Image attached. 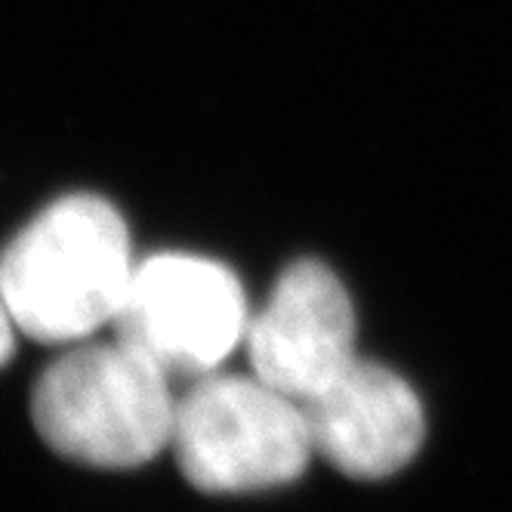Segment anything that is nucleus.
Returning a JSON list of instances; mask_svg holds the SVG:
<instances>
[{
    "label": "nucleus",
    "mask_w": 512,
    "mask_h": 512,
    "mask_svg": "<svg viewBox=\"0 0 512 512\" xmlns=\"http://www.w3.org/2000/svg\"><path fill=\"white\" fill-rule=\"evenodd\" d=\"M133 269L118 207L99 195H65L4 247L0 290L19 334L78 343L115 324Z\"/></svg>",
    "instance_id": "obj_1"
},
{
    "label": "nucleus",
    "mask_w": 512,
    "mask_h": 512,
    "mask_svg": "<svg viewBox=\"0 0 512 512\" xmlns=\"http://www.w3.org/2000/svg\"><path fill=\"white\" fill-rule=\"evenodd\" d=\"M170 374L115 337L78 346L41 374L31 417L44 442L87 466L133 469L161 454L176 423Z\"/></svg>",
    "instance_id": "obj_2"
},
{
    "label": "nucleus",
    "mask_w": 512,
    "mask_h": 512,
    "mask_svg": "<svg viewBox=\"0 0 512 512\" xmlns=\"http://www.w3.org/2000/svg\"><path fill=\"white\" fill-rule=\"evenodd\" d=\"M170 448L204 494H253L303 475L315 454L300 401L260 377L207 374L176 401Z\"/></svg>",
    "instance_id": "obj_3"
},
{
    "label": "nucleus",
    "mask_w": 512,
    "mask_h": 512,
    "mask_svg": "<svg viewBox=\"0 0 512 512\" xmlns=\"http://www.w3.org/2000/svg\"><path fill=\"white\" fill-rule=\"evenodd\" d=\"M238 275L198 253H155L133 269L115 334L179 377H207L247 337Z\"/></svg>",
    "instance_id": "obj_4"
},
{
    "label": "nucleus",
    "mask_w": 512,
    "mask_h": 512,
    "mask_svg": "<svg viewBox=\"0 0 512 512\" xmlns=\"http://www.w3.org/2000/svg\"><path fill=\"white\" fill-rule=\"evenodd\" d=\"M244 343L250 371L306 405L358 358L349 290L321 260H297L250 318Z\"/></svg>",
    "instance_id": "obj_5"
},
{
    "label": "nucleus",
    "mask_w": 512,
    "mask_h": 512,
    "mask_svg": "<svg viewBox=\"0 0 512 512\" xmlns=\"http://www.w3.org/2000/svg\"><path fill=\"white\" fill-rule=\"evenodd\" d=\"M312 448L349 479H389L405 469L426 435L417 392L374 361L349 368L306 405Z\"/></svg>",
    "instance_id": "obj_6"
},
{
    "label": "nucleus",
    "mask_w": 512,
    "mask_h": 512,
    "mask_svg": "<svg viewBox=\"0 0 512 512\" xmlns=\"http://www.w3.org/2000/svg\"><path fill=\"white\" fill-rule=\"evenodd\" d=\"M16 321H13V315H10V306H7V300H4V290H0V368L13 358V352H16Z\"/></svg>",
    "instance_id": "obj_7"
}]
</instances>
